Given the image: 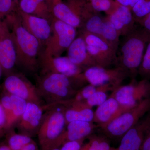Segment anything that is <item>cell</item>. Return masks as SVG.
Here are the masks:
<instances>
[{
  "label": "cell",
  "mask_w": 150,
  "mask_h": 150,
  "mask_svg": "<svg viewBox=\"0 0 150 150\" xmlns=\"http://www.w3.org/2000/svg\"><path fill=\"white\" fill-rule=\"evenodd\" d=\"M0 103L1 105L5 112L7 118V123L10 117L12 109V103L10 95H6L3 96L1 99Z\"/></svg>",
  "instance_id": "cell-35"
},
{
  "label": "cell",
  "mask_w": 150,
  "mask_h": 150,
  "mask_svg": "<svg viewBox=\"0 0 150 150\" xmlns=\"http://www.w3.org/2000/svg\"><path fill=\"white\" fill-rule=\"evenodd\" d=\"M111 148L107 138L93 135L90 137L88 142L82 145L80 150H110Z\"/></svg>",
  "instance_id": "cell-28"
},
{
  "label": "cell",
  "mask_w": 150,
  "mask_h": 150,
  "mask_svg": "<svg viewBox=\"0 0 150 150\" xmlns=\"http://www.w3.org/2000/svg\"><path fill=\"white\" fill-rule=\"evenodd\" d=\"M40 63L43 74L57 73L67 76L72 80L77 79L83 70L71 62L67 56L53 57L42 54Z\"/></svg>",
  "instance_id": "cell-10"
},
{
  "label": "cell",
  "mask_w": 150,
  "mask_h": 150,
  "mask_svg": "<svg viewBox=\"0 0 150 150\" xmlns=\"http://www.w3.org/2000/svg\"><path fill=\"white\" fill-rule=\"evenodd\" d=\"M117 54L116 66L121 67L135 79L150 41V32L140 26L124 36Z\"/></svg>",
  "instance_id": "cell-2"
},
{
  "label": "cell",
  "mask_w": 150,
  "mask_h": 150,
  "mask_svg": "<svg viewBox=\"0 0 150 150\" xmlns=\"http://www.w3.org/2000/svg\"><path fill=\"white\" fill-rule=\"evenodd\" d=\"M119 108L117 100L110 96L97 108L94 112L93 121L102 127L118 116Z\"/></svg>",
  "instance_id": "cell-22"
},
{
  "label": "cell",
  "mask_w": 150,
  "mask_h": 150,
  "mask_svg": "<svg viewBox=\"0 0 150 150\" xmlns=\"http://www.w3.org/2000/svg\"><path fill=\"white\" fill-rule=\"evenodd\" d=\"M99 37L118 51L120 44V36L114 25L107 17H105L102 32Z\"/></svg>",
  "instance_id": "cell-24"
},
{
  "label": "cell",
  "mask_w": 150,
  "mask_h": 150,
  "mask_svg": "<svg viewBox=\"0 0 150 150\" xmlns=\"http://www.w3.org/2000/svg\"><path fill=\"white\" fill-rule=\"evenodd\" d=\"M50 150H61V149H60V148H55L53 149H51Z\"/></svg>",
  "instance_id": "cell-43"
},
{
  "label": "cell",
  "mask_w": 150,
  "mask_h": 150,
  "mask_svg": "<svg viewBox=\"0 0 150 150\" xmlns=\"http://www.w3.org/2000/svg\"><path fill=\"white\" fill-rule=\"evenodd\" d=\"M7 123V118L4 110L0 103V130L6 127Z\"/></svg>",
  "instance_id": "cell-38"
},
{
  "label": "cell",
  "mask_w": 150,
  "mask_h": 150,
  "mask_svg": "<svg viewBox=\"0 0 150 150\" xmlns=\"http://www.w3.org/2000/svg\"><path fill=\"white\" fill-rule=\"evenodd\" d=\"M1 20H0V24H1Z\"/></svg>",
  "instance_id": "cell-48"
},
{
  "label": "cell",
  "mask_w": 150,
  "mask_h": 150,
  "mask_svg": "<svg viewBox=\"0 0 150 150\" xmlns=\"http://www.w3.org/2000/svg\"><path fill=\"white\" fill-rule=\"evenodd\" d=\"M82 22H85L96 12L86 0H67L65 2ZM83 26V25H82Z\"/></svg>",
  "instance_id": "cell-23"
},
{
  "label": "cell",
  "mask_w": 150,
  "mask_h": 150,
  "mask_svg": "<svg viewBox=\"0 0 150 150\" xmlns=\"http://www.w3.org/2000/svg\"><path fill=\"white\" fill-rule=\"evenodd\" d=\"M0 150H11L7 145H0Z\"/></svg>",
  "instance_id": "cell-42"
},
{
  "label": "cell",
  "mask_w": 150,
  "mask_h": 150,
  "mask_svg": "<svg viewBox=\"0 0 150 150\" xmlns=\"http://www.w3.org/2000/svg\"><path fill=\"white\" fill-rule=\"evenodd\" d=\"M150 131V111L124 134L117 150H139Z\"/></svg>",
  "instance_id": "cell-12"
},
{
  "label": "cell",
  "mask_w": 150,
  "mask_h": 150,
  "mask_svg": "<svg viewBox=\"0 0 150 150\" xmlns=\"http://www.w3.org/2000/svg\"><path fill=\"white\" fill-rule=\"evenodd\" d=\"M83 141H71L64 143L60 148L61 150H80Z\"/></svg>",
  "instance_id": "cell-36"
},
{
  "label": "cell",
  "mask_w": 150,
  "mask_h": 150,
  "mask_svg": "<svg viewBox=\"0 0 150 150\" xmlns=\"http://www.w3.org/2000/svg\"><path fill=\"white\" fill-rule=\"evenodd\" d=\"M128 77L129 74L118 66L109 69L95 66L84 70L82 73L81 81L95 86H108L113 91Z\"/></svg>",
  "instance_id": "cell-8"
},
{
  "label": "cell",
  "mask_w": 150,
  "mask_h": 150,
  "mask_svg": "<svg viewBox=\"0 0 150 150\" xmlns=\"http://www.w3.org/2000/svg\"><path fill=\"white\" fill-rule=\"evenodd\" d=\"M104 18L99 13L93 15L83 25L82 30L99 37L102 32Z\"/></svg>",
  "instance_id": "cell-26"
},
{
  "label": "cell",
  "mask_w": 150,
  "mask_h": 150,
  "mask_svg": "<svg viewBox=\"0 0 150 150\" xmlns=\"http://www.w3.org/2000/svg\"><path fill=\"white\" fill-rule=\"evenodd\" d=\"M110 150H117V149L116 148L115 149V148H111Z\"/></svg>",
  "instance_id": "cell-46"
},
{
  "label": "cell",
  "mask_w": 150,
  "mask_h": 150,
  "mask_svg": "<svg viewBox=\"0 0 150 150\" xmlns=\"http://www.w3.org/2000/svg\"><path fill=\"white\" fill-rule=\"evenodd\" d=\"M67 124L60 136L57 144V148H60L64 143L71 141H83L88 137L94 129L92 122L82 121H73Z\"/></svg>",
  "instance_id": "cell-16"
},
{
  "label": "cell",
  "mask_w": 150,
  "mask_h": 150,
  "mask_svg": "<svg viewBox=\"0 0 150 150\" xmlns=\"http://www.w3.org/2000/svg\"><path fill=\"white\" fill-rule=\"evenodd\" d=\"M81 33L88 52L96 66L108 68L112 65H116L117 51L97 35L83 30Z\"/></svg>",
  "instance_id": "cell-9"
},
{
  "label": "cell",
  "mask_w": 150,
  "mask_h": 150,
  "mask_svg": "<svg viewBox=\"0 0 150 150\" xmlns=\"http://www.w3.org/2000/svg\"><path fill=\"white\" fill-rule=\"evenodd\" d=\"M51 34L43 54L59 57L68 49L76 37V28L52 17Z\"/></svg>",
  "instance_id": "cell-7"
},
{
  "label": "cell",
  "mask_w": 150,
  "mask_h": 150,
  "mask_svg": "<svg viewBox=\"0 0 150 150\" xmlns=\"http://www.w3.org/2000/svg\"><path fill=\"white\" fill-rule=\"evenodd\" d=\"M57 105L50 108V111L44 115L38 131L41 150H50L57 148L58 140L65 129L67 124L65 111L57 108Z\"/></svg>",
  "instance_id": "cell-4"
},
{
  "label": "cell",
  "mask_w": 150,
  "mask_h": 150,
  "mask_svg": "<svg viewBox=\"0 0 150 150\" xmlns=\"http://www.w3.org/2000/svg\"><path fill=\"white\" fill-rule=\"evenodd\" d=\"M17 55L11 31L4 19L0 24V65L2 69L8 71L16 64Z\"/></svg>",
  "instance_id": "cell-14"
},
{
  "label": "cell",
  "mask_w": 150,
  "mask_h": 150,
  "mask_svg": "<svg viewBox=\"0 0 150 150\" xmlns=\"http://www.w3.org/2000/svg\"><path fill=\"white\" fill-rule=\"evenodd\" d=\"M106 92L102 90L98 91L85 100L86 104L92 108L93 106H99L107 99Z\"/></svg>",
  "instance_id": "cell-34"
},
{
  "label": "cell",
  "mask_w": 150,
  "mask_h": 150,
  "mask_svg": "<svg viewBox=\"0 0 150 150\" xmlns=\"http://www.w3.org/2000/svg\"><path fill=\"white\" fill-rule=\"evenodd\" d=\"M51 2V3L53 2L56 1H62V0H50Z\"/></svg>",
  "instance_id": "cell-45"
},
{
  "label": "cell",
  "mask_w": 150,
  "mask_h": 150,
  "mask_svg": "<svg viewBox=\"0 0 150 150\" xmlns=\"http://www.w3.org/2000/svg\"><path fill=\"white\" fill-rule=\"evenodd\" d=\"M102 90L106 92L110 90L108 86L96 87L91 84L86 86L81 90L77 91L75 97L72 99L74 101H84L98 91Z\"/></svg>",
  "instance_id": "cell-31"
},
{
  "label": "cell",
  "mask_w": 150,
  "mask_h": 150,
  "mask_svg": "<svg viewBox=\"0 0 150 150\" xmlns=\"http://www.w3.org/2000/svg\"><path fill=\"white\" fill-rule=\"evenodd\" d=\"M67 51V57L70 61L83 70L96 66L89 54L85 40L81 35L76 37Z\"/></svg>",
  "instance_id": "cell-18"
},
{
  "label": "cell",
  "mask_w": 150,
  "mask_h": 150,
  "mask_svg": "<svg viewBox=\"0 0 150 150\" xmlns=\"http://www.w3.org/2000/svg\"><path fill=\"white\" fill-rule=\"evenodd\" d=\"M96 12H103L110 15L118 7L119 4L114 0H86Z\"/></svg>",
  "instance_id": "cell-27"
},
{
  "label": "cell",
  "mask_w": 150,
  "mask_h": 150,
  "mask_svg": "<svg viewBox=\"0 0 150 150\" xmlns=\"http://www.w3.org/2000/svg\"><path fill=\"white\" fill-rule=\"evenodd\" d=\"M131 9L135 21L138 23L150 13V0H139Z\"/></svg>",
  "instance_id": "cell-29"
},
{
  "label": "cell",
  "mask_w": 150,
  "mask_h": 150,
  "mask_svg": "<svg viewBox=\"0 0 150 150\" xmlns=\"http://www.w3.org/2000/svg\"><path fill=\"white\" fill-rule=\"evenodd\" d=\"M139 150H150V131L145 137Z\"/></svg>",
  "instance_id": "cell-40"
},
{
  "label": "cell",
  "mask_w": 150,
  "mask_h": 150,
  "mask_svg": "<svg viewBox=\"0 0 150 150\" xmlns=\"http://www.w3.org/2000/svg\"><path fill=\"white\" fill-rule=\"evenodd\" d=\"M50 0H19L18 9L24 13L47 19L52 18Z\"/></svg>",
  "instance_id": "cell-20"
},
{
  "label": "cell",
  "mask_w": 150,
  "mask_h": 150,
  "mask_svg": "<svg viewBox=\"0 0 150 150\" xmlns=\"http://www.w3.org/2000/svg\"><path fill=\"white\" fill-rule=\"evenodd\" d=\"M4 87L10 95L21 98L27 102L43 105L42 99L37 87L23 76L17 75L8 76L4 81Z\"/></svg>",
  "instance_id": "cell-11"
},
{
  "label": "cell",
  "mask_w": 150,
  "mask_h": 150,
  "mask_svg": "<svg viewBox=\"0 0 150 150\" xmlns=\"http://www.w3.org/2000/svg\"><path fill=\"white\" fill-rule=\"evenodd\" d=\"M51 12L52 17L77 28L82 27L83 23L66 3L56 1L51 4Z\"/></svg>",
  "instance_id": "cell-21"
},
{
  "label": "cell",
  "mask_w": 150,
  "mask_h": 150,
  "mask_svg": "<svg viewBox=\"0 0 150 150\" xmlns=\"http://www.w3.org/2000/svg\"><path fill=\"white\" fill-rule=\"evenodd\" d=\"M18 10V4L14 0H0V20Z\"/></svg>",
  "instance_id": "cell-33"
},
{
  "label": "cell",
  "mask_w": 150,
  "mask_h": 150,
  "mask_svg": "<svg viewBox=\"0 0 150 150\" xmlns=\"http://www.w3.org/2000/svg\"><path fill=\"white\" fill-rule=\"evenodd\" d=\"M150 111V96L101 127V129L106 137L112 139H121Z\"/></svg>",
  "instance_id": "cell-5"
},
{
  "label": "cell",
  "mask_w": 150,
  "mask_h": 150,
  "mask_svg": "<svg viewBox=\"0 0 150 150\" xmlns=\"http://www.w3.org/2000/svg\"><path fill=\"white\" fill-rule=\"evenodd\" d=\"M21 150H38V148L36 143L34 141H33L25 145Z\"/></svg>",
  "instance_id": "cell-41"
},
{
  "label": "cell",
  "mask_w": 150,
  "mask_h": 150,
  "mask_svg": "<svg viewBox=\"0 0 150 150\" xmlns=\"http://www.w3.org/2000/svg\"><path fill=\"white\" fill-rule=\"evenodd\" d=\"M4 19L15 46L16 64L29 71H35L39 67L40 42L23 26L18 11L9 15Z\"/></svg>",
  "instance_id": "cell-1"
},
{
  "label": "cell",
  "mask_w": 150,
  "mask_h": 150,
  "mask_svg": "<svg viewBox=\"0 0 150 150\" xmlns=\"http://www.w3.org/2000/svg\"><path fill=\"white\" fill-rule=\"evenodd\" d=\"M33 141L30 136L23 134H14L9 137L8 146L11 150H21Z\"/></svg>",
  "instance_id": "cell-30"
},
{
  "label": "cell",
  "mask_w": 150,
  "mask_h": 150,
  "mask_svg": "<svg viewBox=\"0 0 150 150\" xmlns=\"http://www.w3.org/2000/svg\"><path fill=\"white\" fill-rule=\"evenodd\" d=\"M14 1H15L18 4L19 0H14Z\"/></svg>",
  "instance_id": "cell-47"
},
{
  "label": "cell",
  "mask_w": 150,
  "mask_h": 150,
  "mask_svg": "<svg viewBox=\"0 0 150 150\" xmlns=\"http://www.w3.org/2000/svg\"><path fill=\"white\" fill-rule=\"evenodd\" d=\"M138 74L144 79L150 80V41L146 48Z\"/></svg>",
  "instance_id": "cell-32"
},
{
  "label": "cell",
  "mask_w": 150,
  "mask_h": 150,
  "mask_svg": "<svg viewBox=\"0 0 150 150\" xmlns=\"http://www.w3.org/2000/svg\"><path fill=\"white\" fill-rule=\"evenodd\" d=\"M10 95L12 103V109L6 127L10 126L20 119L24 113L27 104V101L25 100L12 95Z\"/></svg>",
  "instance_id": "cell-25"
},
{
  "label": "cell",
  "mask_w": 150,
  "mask_h": 150,
  "mask_svg": "<svg viewBox=\"0 0 150 150\" xmlns=\"http://www.w3.org/2000/svg\"><path fill=\"white\" fill-rule=\"evenodd\" d=\"M36 87L40 97L48 104H64L77 92L72 86L71 79L57 73L43 74Z\"/></svg>",
  "instance_id": "cell-3"
},
{
  "label": "cell",
  "mask_w": 150,
  "mask_h": 150,
  "mask_svg": "<svg viewBox=\"0 0 150 150\" xmlns=\"http://www.w3.org/2000/svg\"><path fill=\"white\" fill-rule=\"evenodd\" d=\"M67 104L70 106L64 112L66 124L73 121H93L94 112L85 101H74L71 99Z\"/></svg>",
  "instance_id": "cell-19"
},
{
  "label": "cell",
  "mask_w": 150,
  "mask_h": 150,
  "mask_svg": "<svg viewBox=\"0 0 150 150\" xmlns=\"http://www.w3.org/2000/svg\"><path fill=\"white\" fill-rule=\"evenodd\" d=\"M110 96L113 97L119 104V116L150 96V81L143 79L136 82L135 79H132L129 84L120 86L114 90Z\"/></svg>",
  "instance_id": "cell-6"
},
{
  "label": "cell",
  "mask_w": 150,
  "mask_h": 150,
  "mask_svg": "<svg viewBox=\"0 0 150 150\" xmlns=\"http://www.w3.org/2000/svg\"><path fill=\"white\" fill-rule=\"evenodd\" d=\"M21 24L26 30L46 45L51 34V22L47 19L24 13L18 10Z\"/></svg>",
  "instance_id": "cell-15"
},
{
  "label": "cell",
  "mask_w": 150,
  "mask_h": 150,
  "mask_svg": "<svg viewBox=\"0 0 150 150\" xmlns=\"http://www.w3.org/2000/svg\"><path fill=\"white\" fill-rule=\"evenodd\" d=\"M140 26L150 32V13L139 23Z\"/></svg>",
  "instance_id": "cell-37"
},
{
  "label": "cell",
  "mask_w": 150,
  "mask_h": 150,
  "mask_svg": "<svg viewBox=\"0 0 150 150\" xmlns=\"http://www.w3.org/2000/svg\"><path fill=\"white\" fill-rule=\"evenodd\" d=\"M118 4L132 8L139 0H114Z\"/></svg>",
  "instance_id": "cell-39"
},
{
  "label": "cell",
  "mask_w": 150,
  "mask_h": 150,
  "mask_svg": "<svg viewBox=\"0 0 150 150\" xmlns=\"http://www.w3.org/2000/svg\"><path fill=\"white\" fill-rule=\"evenodd\" d=\"M51 104L39 105L27 102L24 113L19 120L18 128L22 134L30 136L38 131L43 121L44 110L51 108Z\"/></svg>",
  "instance_id": "cell-13"
},
{
  "label": "cell",
  "mask_w": 150,
  "mask_h": 150,
  "mask_svg": "<svg viewBox=\"0 0 150 150\" xmlns=\"http://www.w3.org/2000/svg\"><path fill=\"white\" fill-rule=\"evenodd\" d=\"M107 18L114 25L120 36H125L136 27L131 8L119 5L118 7Z\"/></svg>",
  "instance_id": "cell-17"
},
{
  "label": "cell",
  "mask_w": 150,
  "mask_h": 150,
  "mask_svg": "<svg viewBox=\"0 0 150 150\" xmlns=\"http://www.w3.org/2000/svg\"><path fill=\"white\" fill-rule=\"evenodd\" d=\"M2 70V69L1 67V65H0V79H1V75Z\"/></svg>",
  "instance_id": "cell-44"
}]
</instances>
